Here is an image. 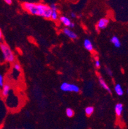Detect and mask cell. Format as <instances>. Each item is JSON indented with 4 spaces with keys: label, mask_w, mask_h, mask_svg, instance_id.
Instances as JSON below:
<instances>
[{
    "label": "cell",
    "mask_w": 128,
    "mask_h": 129,
    "mask_svg": "<svg viewBox=\"0 0 128 129\" xmlns=\"http://www.w3.org/2000/svg\"><path fill=\"white\" fill-rule=\"evenodd\" d=\"M106 73H107V74L108 75H110V76H112L113 75V73H112V71H111V70H110V69H109V68H106Z\"/></svg>",
    "instance_id": "obj_20"
},
{
    "label": "cell",
    "mask_w": 128,
    "mask_h": 129,
    "mask_svg": "<svg viewBox=\"0 0 128 129\" xmlns=\"http://www.w3.org/2000/svg\"><path fill=\"white\" fill-rule=\"evenodd\" d=\"M4 78H3V76L2 75V74H0V87H2L4 85Z\"/></svg>",
    "instance_id": "obj_18"
},
{
    "label": "cell",
    "mask_w": 128,
    "mask_h": 129,
    "mask_svg": "<svg viewBox=\"0 0 128 129\" xmlns=\"http://www.w3.org/2000/svg\"><path fill=\"white\" fill-rule=\"evenodd\" d=\"M127 93H128V89L127 90Z\"/></svg>",
    "instance_id": "obj_25"
},
{
    "label": "cell",
    "mask_w": 128,
    "mask_h": 129,
    "mask_svg": "<svg viewBox=\"0 0 128 129\" xmlns=\"http://www.w3.org/2000/svg\"><path fill=\"white\" fill-rule=\"evenodd\" d=\"M99 84H100L101 86L104 90L107 91L108 92H110V93H111L110 88L109 87V86L108 85V84H106V82L105 81H104V80L103 79V77H99Z\"/></svg>",
    "instance_id": "obj_8"
},
{
    "label": "cell",
    "mask_w": 128,
    "mask_h": 129,
    "mask_svg": "<svg viewBox=\"0 0 128 129\" xmlns=\"http://www.w3.org/2000/svg\"><path fill=\"white\" fill-rule=\"evenodd\" d=\"M22 7L30 14L40 16L46 19H50L51 17L52 10L49 6L46 4L24 2L22 4Z\"/></svg>",
    "instance_id": "obj_1"
},
{
    "label": "cell",
    "mask_w": 128,
    "mask_h": 129,
    "mask_svg": "<svg viewBox=\"0 0 128 129\" xmlns=\"http://www.w3.org/2000/svg\"><path fill=\"white\" fill-rule=\"evenodd\" d=\"M70 17H72V18H76V17H77V16H76V13L71 12L70 13Z\"/></svg>",
    "instance_id": "obj_22"
},
{
    "label": "cell",
    "mask_w": 128,
    "mask_h": 129,
    "mask_svg": "<svg viewBox=\"0 0 128 129\" xmlns=\"http://www.w3.org/2000/svg\"><path fill=\"white\" fill-rule=\"evenodd\" d=\"M2 37H3V34H2V30H1V29H0V41L2 39Z\"/></svg>",
    "instance_id": "obj_24"
},
{
    "label": "cell",
    "mask_w": 128,
    "mask_h": 129,
    "mask_svg": "<svg viewBox=\"0 0 128 129\" xmlns=\"http://www.w3.org/2000/svg\"><path fill=\"white\" fill-rule=\"evenodd\" d=\"M83 46H84V48L86 49L87 51H90V52H92L94 50V46L92 41L89 39H85L83 42Z\"/></svg>",
    "instance_id": "obj_6"
},
{
    "label": "cell",
    "mask_w": 128,
    "mask_h": 129,
    "mask_svg": "<svg viewBox=\"0 0 128 129\" xmlns=\"http://www.w3.org/2000/svg\"><path fill=\"white\" fill-rule=\"evenodd\" d=\"M3 90H2V95L3 97L6 98L9 95L10 92V90H11V87H10V85L8 84H4L3 87Z\"/></svg>",
    "instance_id": "obj_7"
},
{
    "label": "cell",
    "mask_w": 128,
    "mask_h": 129,
    "mask_svg": "<svg viewBox=\"0 0 128 129\" xmlns=\"http://www.w3.org/2000/svg\"><path fill=\"white\" fill-rule=\"evenodd\" d=\"M123 105L120 103H118V104H116L115 107V112L116 115H117L118 117H120L122 115L123 111Z\"/></svg>",
    "instance_id": "obj_10"
},
{
    "label": "cell",
    "mask_w": 128,
    "mask_h": 129,
    "mask_svg": "<svg viewBox=\"0 0 128 129\" xmlns=\"http://www.w3.org/2000/svg\"><path fill=\"white\" fill-rule=\"evenodd\" d=\"M84 112H85V114L87 116H91L94 112V107L92 106L87 107L84 109Z\"/></svg>",
    "instance_id": "obj_13"
},
{
    "label": "cell",
    "mask_w": 128,
    "mask_h": 129,
    "mask_svg": "<svg viewBox=\"0 0 128 129\" xmlns=\"http://www.w3.org/2000/svg\"><path fill=\"white\" fill-rule=\"evenodd\" d=\"M110 42L114 45L115 47H116L117 48H118L121 46L120 41L119 39L117 36H113L111 38V39H110Z\"/></svg>",
    "instance_id": "obj_11"
},
{
    "label": "cell",
    "mask_w": 128,
    "mask_h": 129,
    "mask_svg": "<svg viewBox=\"0 0 128 129\" xmlns=\"http://www.w3.org/2000/svg\"><path fill=\"white\" fill-rule=\"evenodd\" d=\"M115 91L118 96H122L124 94V91H123L122 87L119 84H117L115 86Z\"/></svg>",
    "instance_id": "obj_12"
},
{
    "label": "cell",
    "mask_w": 128,
    "mask_h": 129,
    "mask_svg": "<svg viewBox=\"0 0 128 129\" xmlns=\"http://www.w3.org/2000/svg\"><path fill=\"white\" fill-rule=\"evenodd\" d=\"M0 50L2 51L3 58L5 61L9 63L14 62L16 57L14 52L12 51L9 46L7 44L2 43L0 44Z\"/></svg>",
    "instance_id": "obj_2"
},
{
    "label": "cell",
    "mask_w": 128,
    "mask_h": 129,
    "mask_svg": "<svg viewBox=\"0 0 128 129\" xmlns=\"http://www.w3.org/2000/svg\"><path fill=\"white\" fill-rule=\"evenodd\" d=\"M7 4L11 5L12 3V0H3Z\"/></svg>",
    "instance_id": "obj_21"
},
{
    "label": "cell",
    "mask_w": 128,
    "mask_h": 129,
    "mask_svg": "<svg viewBox=\"0 0 128 129\" xmlns=\"http://www.w3.org/2000/svg\"><path fill=\"white\" fill-rule=\"evenodd\" d=\"M110 23V20L107 17H103L100 19L97 22V29L99 30L105 29L108 25Z\"/></svg>",
    "instance_id": "obj_4"
},
{
    "label": "cell",
    "mask_w": 128,
    "mask_h": 129,
    "mask_svg": "<svg viewBox=\"0 0 128 129\" xmlns=\"http://www.w3.org/2000/svg\"><path fill=\"white\" fill-rule=\"evenodd\" d=\"M13 68L15 71H17V72H20L21 71V66L19 63H14Z\"/></svg>",
    "instance_id": "obj_16"
},
{
    "label": "cell",
    "mask_w": 128,
    "mask_h": 129,
    "mask_svg": "<svg viewBox=\"0 0 128 129\" xmlns=\"http://www.w3.org/2000/svg\"><path fill=\"white\" fill-rule=\"evenodd\" d=\"M58 19L60 20V21L63 25L65 26L66 27L70 26V24L72 23V21H70V19H69V17H66V16H60Z\"/></svg>",
    "instance_id": "obj_9"
},
{
    "label": "cell",
    "mask_w": 128,
    "mask_h": 129,
    "mask_svg": "<svg viewBox=\"0 0 128 129\" xmlns=\"http://www.w3.org/2000/svg\"><path fill=\"white\" fill-rule=\"evenodd\" d=\"M74 26H75V24L72 22V23H71V24H70V26H69V28H74Z\"/></svg>",
    "instance_id": "obj_23"
},
{
    "label": "cell",
    "mask_w": 128,
    "mask_h": 129,
    "mask_svg": "<svg viewBox=\"0 0 128 129\" xmlns=\"http://www.w3.org/2000/svg\"><path fill=\"white\" fill-rule=\"evenodd\" d=\"M60 89L63 92H72L76 93L80 92V88L77 85L68 82L62 83L60 85Z\"/></svg>",
    "instance_id": "obj_3"
},
{
    "label": "cell",
    "mask_w": 128,
    "mask_h": 129,
    "mask_svg": "<svg viewBox=\"0 0 128 129\" xmlns=\"http://www.w3.org/2000/svg\"><path fill=\"white\" fill-rule=\"evenodd\" d=\"M63 33L67 37H68L69 38H70V39L75 40L77 39V35L76 34L74 31H73L72 30H71L70 29L68 28L67 27H65L63 29Z\"/></svg>",
    "instance_id": "obj_5"
},
{
    "label": "cell",
    "mask_w": 128,
    "mask_h": 129,
    "mask_svg": "<svg viewBox=\"0 0 128 129\" xmlns=\"http://www.w3.org/2000/svg\"><path fill=\"white\" fill-rule=\"evenodd\" d=\"M49 7H50V8H51V10H58V7H57V5H56V4H55V3H53V4L50 5H49Z\"/></svg>",
    "instance_id": "obj_19"
},
{
    "label": "cell",
    "mask_w": 128,
    "mask_h": 129,
    "mask_svg": "<svg viewBox=\"0 0 128 129\" xmlns=\"http://www.w3.org/2000/svg\"><path fill=\"white\" fill-rule=\"evenodd\" d=\"M50 19L53 20V21H57L59 19V15H58V10H53L51 14V17Z\"/></svg>",
    "instance_id": "obj_14"
},
{
    "label": "cell",
    "mask_w": 128,
    "mask_h": 129,
    "mask_svg": "<svg viewBox=\"0 0 128 129\" xmlns=\"http://www.w3.org/2000/svg\"><path fill=\"white\" fill-rule=\"evenodd\" d=\"M65 113H66L67 116L69 118H72L74 115V111L71 108H67L65 110Z\"/></svg>",
    "instance_id": "obj_15"
},
{
    "label": "cell",
    "mask_w": 128,
    "mask_h": 129,
    "mask_svg": "<svg viewBox=\"0 0 128 129\" xmlns=\"http://www.w3.org/2000/svg\"><path fill=\"white\" fill-rule=\"evenodd\" d=\"M94 65H95V67H96V68H97V69L100 68V67H101V62H100V60H99L98 59V58H96V59L95 60Z\"/></svg>",
    "instance_id": "obj_17"
}]
</instances>
